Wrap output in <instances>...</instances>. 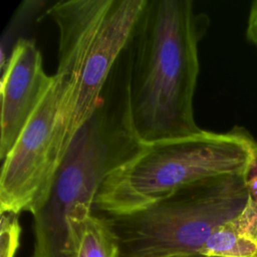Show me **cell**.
Returning a JSON list of instances; mask_svg holds the SVG:
<instances>
[{"instance_id":"cell-1","label":"cell","mask_w":257,"mask_h":257,"mask_svg":"<svg viewBox=\"0 0 257 257\" xmlns=\"http://www.w3.org/2000/svg\"><path fill=\"white\" fill-rule=\"evenodd\" d=\"M208 25L190 0H147L130 41V113L141 144L202 131L193 103Z\"/></svg>"},{"instance_id":"cell-2","label":"cell","mask_w":257,"mask_h":257,"mask_svg":"<svg viewBox=\"0 0 257 257\" xmlns=\"http://www.w3.org/2000/svg\"><path fill=\"white\" fill-rule=\"evenodd\" d=\"M130 59L115 63L92 115L74 135L44 201L31 212L30 257H75L106 176L142 145L133 130L128 101Z\"/></svg>"},{"instance_id":"cell-3","label":"cell","mask_w":257,"mask_h":257,"mask_svg":"<svg viewBox=\"0 0 257 257\" xmlns=\"http://www.w3.org/2000/svg\"><path fill=\"white\" fill-rule=\"evenodd\" d=\"M256 166L257 141L241 126L142 144L106 176L94 207L105 216L130 215L199 181L248 178Z\"/></svg>"},{"instance_id":"cell-4","label":"cell","mask_w":257,"mask_h":257,"mask_svg":"<svg viewBox=\"0 0 257 257\" xmlns=\"http://www.w3.org/2000/svg\"><path fill=\"white\" fill-rule=\"evenodd\" d=\"M247 177L199 181L124 216H105L120 257H177L199 253L214 231L247 205Z\"/></svg>"},{"instance_id":"cell-5","label":"cell","mask_w":257,"mask_h":257,"mask_svg":"<svg viewBox=\"0 0 257 257\" xmlns=\"http://www.w3.org/2000/svg\"><path fill=\"white\" fill-rule=\"evenodd\" d=\"M81 71L57 65L53 81L2 162L0 212H33L45 199L65 155Z\"/></svg>"},{"instance_id":"cell-6","label":"cell","mask_w":257,"mask_h":257,"mask_svg":"<svg viewBox=\"0 0 257 257\" xmlns=\"http://www.w3.org/2000/svg\"><path fill=\"white\" fill-rule=\"evenodd\" d=\"M147 0H112L84 60L70 116L65 153L74 135L96 109L104 85L124 48Z\"/></svg>"},{"instance_id":"cell-7","label":"cell","mask_w":257,"mask_h":257,"mask_svg":"<svg viewBox=\"0 0 257 257\" xmlns=\"http://www.w3.org/2000/svg\"><path fill=\"white\" fill-rule=\"evenodd\" d=\"M40 50L34 40H20L1 72L0 159L3 162L50 87Z\"/></svg>"},{"instance_id":"cell-8","label":"cell","mask_w":257,"mask_h":257,"mask_svg":"<svg viewBox=\"0 0 257 257\" xmlns=\"http://www.w3.org/2000/svg\"><path fill=\"white\" fill-rule=\"evenodd\" d=\"M199 253L211 257H257V201L219 226Z\"/></svg>"},{"instance_id":"cell-9","label":"cell","mask_w":257,"mask_h":257,"mask_svg":"<svg viewBox=\"0 0 257 257\" xmlns=\"http://www.w3.org/2000/svg\"><path fill=\"white\" fill-rule=\"evenodd\" d=\"M75 257H120L117 236L106 217L88 218Z\"/></svg>"},{"instance_id":"cell-10","label":"cell","mask_w":257,"mask_h":257,"mask_svg":"<svg viewBox=\"0 0 257 257\" xmlns=\"http://www.w3.org/2000/svg\"><path fill=\"white\" fill-rule=\"evenodd\" d=\"M46 1L42 0H26L23 1L15 10L13 17L4 30L1 36L0 43V70L5 68L10 55L15 45L23 38L22 35L26 33L36 19L44 6Z\"/></svg>"},{"instance_id":"cell-11","label":"cell","mask_w":257,"mask_h":257,"mask_svg":"<svg viewBox=\"0 0 257 257\" xmlns=\"http://www.w3.org/2000/svg\"><path fill=\"white\" fill-rule=\"evenodd\" d=\"M21 227L18 214L2 212L0 223V257H14L19 246Z\"/></svg>"},{"instance_id":"cell-12","label":"cell","mask_w":257,"mask_h":257,"mask_svg":"<svg viewBox=\"0 0 257 257\" xmlns=\"http://www.w3.org/2000/svg\"><path fill=\"white\" fill-rule=\"evenodd\" d=\"M245 34L247 40L257 47V0L251 3Z\"/></svg>"},{"instance_id":"cell-13","label":"cell","mask_w":257,"mask_h":257,"mask_svg":"<svg viewBox=\"0 0 257 257\" xmlns=\"http://www.w3.org/2000/svg\"><path fill=\"white\" fill-rule=\"evenodd\" d=\"M247 186L250 197L257 201V166L250 173L247 180Z\"/></svg>"},{"instance_id":"cell-14","label":"cell","mask_w":257,"mask_h":257,"mask_svg":"<svg viewBox=\"0 0 257 257\" xmlns=\"http://www.w3.org/2000/svg\"><path fill=\"white\" fill-rule=\"evenodd\" d=\"M177 257H211V256H206L201 253H196V254H191V255H185V256H177Z\"/></svg>"}]
</instances>
